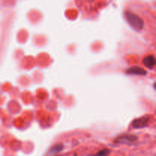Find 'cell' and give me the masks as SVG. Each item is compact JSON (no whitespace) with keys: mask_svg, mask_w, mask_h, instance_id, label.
I'll return each instance as SVG.
<instances>
[{"mask_svg":"<svg viewBox=\"0 0 156 156\" xmlns=\"http://www.w3.org/2000/svg\"><path fill=\"white\" fill-rule=\"evenodd\" d=\"M126 73L129 75H138V76H146L147 74L144 69L140 66H133L126 70Z\"/></svg>","mask_w":156,"mask_h":156,"instance_id":"obj_4","label":"cell"},{"mask_svg":"<svg viewBox=\"0 0 156 156\" xmlns=\"http://www.w3.org/2000/svg\"><path fill=\"white\" fill-rule=\"evenodd\" d=\"M125 18L128 23L136 30H142L144 26V21L140 16L130 12H125Z\"/></svg>","mask_w":156,"mask_h":156,"instance_id":"obj_1","label":"cell"},{"mask_svg":"<svg viewBox=\"0 0 156 156\" xmlns=\"http://www.w3.org/2000/svg\"><path fill=\"white\" fill-rule=\"evenodd\" d=\"M149 121H150V117L149 116L140 117V118L136 119L133 121L132 127L134 128V129H141V128L146 127Z\"/></svg>","mask_w":156,"mask_h":156,"instance_id":"obj_2","label":"cell"},{"mask_svg":"<svg viewBox=\"0 0 156 156\" xmlns=\"http://www.w3.org/2000/svg\"><path fill=\"white\" fill-rule=\"evenodd\" d=\"M143 62L146 67H148L149 69H152L154 68V66L155 65V59L154 57V56L149 55V56H147L146 57H145L143 59Z\"/></svg>","mask_w":156,"mask_h":156,"instance_id":"obj_5","label":"cell"},{"mask_svg":"<svg viewBox=\"0 0 156 156\" xmlns=\"http://www.w3.org/2000/svg\"><path fill=\"white\" fill-rule=\"evenodd\" d=\"M111 151L109 149H104V150H101V152H99L98 153V155H107L108 154H110Z\"/></svg>","mask_w":156,"mask_h":156,"instance_id":"obj_7","label":"cell"},{"mask_svg":"<svg viewBox=\"0 0 156 156\" xmlns=\"http://www.w3.org/2000/svg\"><path fill=\"white\" fill-rule=\"evenodd\" d=\"M63 149V146L62 144H57L55 145L54 146L51 148L50 149V152H49V155H55V154H57L59 152H60Z\"/></svg>","mask_w":156,"mask_h":156,"instance_id":"obj_6","label":"cell"},{"mask_svg":"<svg viewBox=\"0 0 156 156\" xmlns=\"http://www.w3.org/2000/svg\"><path fill=\"white\" fill-rule=\"evenodd\" d=\"M137 140H138V138H137V136H136L123 135L121 136L118 137V138L115 140V143L129 145L131 144V143H135L136 141H137Z\"/></svg>","mask_w":156,"mask_h":156,"instance_id":"obj_3","label":"cell"}]
</instances>
